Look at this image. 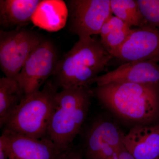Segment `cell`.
Masks as SVG:
<instances>
[{"mask_svg":"<svg viewBox=\"0 0 159 159\" xmlns=\"http://www.w3.org/2000/svg\"><path fill=\"white\" fill-rule=\"evenodd\" d=\"M93 95L90 87H72L57 93L48 137L62 152L73 146L87 116Z\"/></svg>","mask_w":159,"mask_h":159,"instance_id":"cell-3","label":"cell"},{"mask_svg":"<svg viewBox=\"0 0 159 159\" xmlns=\"http://www.w3.org/2000/svg\"><path fill=\"white\" fill-rule=\"evenodd\" d=\"M42 2L39 0H1L0 25L5 28L26 25Z\"/></svg>","mask_w":159,"mask_h":159,"instance_id":"cell-13","label":"cell"},{"mask_svg":"<svg viewBox=\"0 0 159 159\" xmlns=\"http://www.w3.org/2000/svg\"><path fill=\"white\" fill-rule=\"evenodd\" d=\"M123 134L113 122L99 119L92 124L85 137L84 159H118L124 147Z\"/></svg>","mask_w":159,"mask_h":159,"instance_id":"cell-8","label":"cell"},{"mask_svg":"<svg viewBox=\"0 0 159 159\" xmlns=\"http://www.w3.org/2000/svg\"><path fill=\"white\" fill-rule=\"evenodd\" d=\"M111 54L124 63L151 60L159 63V29H133L119 48Z\"/></svg>","mask_w":159,"mask_h":159,"instance_id":"cell-9","label":"cell"},{"mask_svg":"<svg viewBox=\"0 0 159 159\" xmlns=\"http://www.w3.org/2000/svg\"><path fill=\"white\" fill-rule=\"evenodd\" d=\"M112 13L115 16L138 28L147 26L143 18L136 0H110Z\"/></svg>","mask_w":159,"mask_h":159,"instance_id":"cell-16","label":"cell"},{"mask_svg":"<svg viewBox=\"0 0 159 159\" xmlns=\"http://www.w3.org/2000/svg\"><path fill=\"white\" fill-rule=\"evenodd\" d=\"M57 88L55 83L49 80L42 89L25 96L8 118L4 129L35 139L48 137L58 93Z\"/></svg>","mask_w":159,"mask_h":159,"instance_id":"cell-4","label":"cell"},{"mask_svg":"<svg viewBox=\"0 0 159 159\" xmlns=\"http://www.w3.org/2000/svg\"><path fill=\"white\" fill-rule=\"evenodd\" d=\"M9 159H13L11 158V157H10V158H9Z\"/></svg>","mask_w":159,"mask_h":159,"instance_id":"cell-21","label":"cell"},{"mask_svg":"<svg viewBox=\"0 0 159 159\" xmlns=\"http://www.w3.org/2000/svg\"><path fill=\"white\" fill-rule=\"evenodd\" d=\"M25 96L22 89L16 79L6 76L0 78L1 127H3Z\"/></svg>","mask_w":159,"mask_h":159,"instance_id":"cell-14","label":"cell"},{"mask_svg":"<svg viewBox=\"0 0 159 159\" xmlns=\"http://www.w3.org/2000/svg\"><path fill=\"white\" fill-rule=\"evenodd\" d=\"M99 102L120 119L138 124L159 122V86L111 83L97 86Z\"/></svg>","mask_w":159,"mask_h":159,"instance_id":"cell-1","label":"cell"},{"mask_svg":"<svg viewBox=\"0 0 159 159\" xmlns=\"http://www.w3.org/2000/svg\"><path fill=\"white\" fill-rule=\"evenodd\" d=\"M57 51L51 41L43 39L32 51L16 80L25 96L38 92L53 75L57 61Z\"/></svg>","mask_w":159,"mask_h":159,"instance_id":"cell-7","label":"cell"},{"mask_svg":"<svg viewBox=\"0 0 159 159\" xmlns=\"http://www.w3.org/2000/svg\"><path fill=\"white\" fill-rule=\"evenodd\" d=\"M57 159H84L82 151L73 147L63 152Z\"/></svg>","mask_w":159,"mask_h":159,"instance_id":"cell-18","label":"cell"},{"mask_svg":"<svg viewBox=\"0 0 159 159\" xmlns=\"http://www.w3.org/2000/svg\"><path fill=\"white\" fill-rule=\"evenodd\" d=\"M43 39L24 29L0 31V67L6 77L16 79L26 61Z\"/></svg>","mask_w":159,"mask_h":159,"instance_id":"cell-5","label":"cell"},{"mask_svg":"<svg viewBox=\"0 0 159 159\" xmlns=\"http://www.w3.org/2000/svg\"><path fill=\"white\" fill-rule=\"evenodd\" d=\"M123 142L135 159H159V122L134 125Z\"/></svg>","mask_w":159,"mask_h":159,"instance_id":"cell-12","label":"cell"},{"mask_svg":"<svg viewBox=\"0 0 159 159\" xmlns=\"http://www.w3.org/2000/svg\"><path fill=\"white\" fill-rule=\"evenodd\" d=\"M139 10L148 26L159 29V0H136Z\"/></svg>","mask_w":159,"mask_h":159,"instance_id":"cell-17","label":"cell"},{"mask_svg":"<svg viewBox=\"0 0 159 159\" xmlns=\"http://www.w3.org/2000/svg\"><path fill=\"white\" fill-rule=\"evenodd\" d=\"M114 56L94 38H79L57 61L53 76L57 87H90L92 81L108 65Z\"/></svg>","mask_w":159,"mask_h":159,"instance_id":"cell-2","label":"cell"},{"mask_svg":"<svg viewBox=\"0 0 159 159\" xmlns=\"http://www.w3.org/2000/svg\"><path fill=\"white\" fill-rule=\"evenodd\" d=\"M132 29L130 25L112 15L102 26L99 34L100 41L111 54L123 44Z\"/></svg>","mask_w":159,"mask_h":159,"instance_id":"cell-15","label":"cell"},{"mask_svg":"<svg viewBox=\"0 0 159 159\" xmlns=\"http://www.w3.org/2000/svg\"><path fill=\"white\" fill-rule=\"evenodd\" d=\"M118 159H135L130 153L125 149V147H123L119 154Z\"/></svg>","mask_w":159,"mask_h":159,"instance_id":"cell-20","label":"cell"},{"mask_svg":"<svg viewBox=\"0 0 159 159\" xmlns=\"http://www.w3.org/2000/svg\"><path fill=\"white\" fill-rule=\"evenodd\" d=\"M132 83L159 86V63L153 61L124 63L113 70L96 77L92 84Z\"/></svg>","mask_w":159,"mask_h":159,"instance_id":"cell-10","label":"cell"},{"mask_svg":"<svg viewBox=\"0 0 159 159\" xmlns=\"http://www.w3.org/2000/svg\"><path fill=\"white\" fill-rule=\"evenodd\" d=\"M9 158L13 159H57L62 153L48 137L35 139L3 129Z\"/></svg>","mask_w":159,"mask_h":159,"instance_id":"cell-11","label":"cell"},{"mask_svg":"<svg viewBox=\"0 0 159 159\" xmlns=\"http://www.w3.org/2000/svg\"><path fill=\"white\" fill-rule=\"evenodd\" d=\"M67 6L69 30L79 38L100 34L104 23L113 15L110 0H70Z\"/></svg>","mask_w":159,"mask_h":159,"instance_id":"cell-6","label":"cell"},{"mask_svg":"<svg viewBox=\"0 0 159 159\" xmlns=\"http://www.w3.org/2000/svg\"><path fill=\"white\" fill-rule=\"evenodd\" d=\"M8 143L5 136L2 134L0 137V159H9Z\"/></svg>","mask_w":159,"mask_h":159,"instance_id":"cell-19","label":"cell"}]
</instances>
